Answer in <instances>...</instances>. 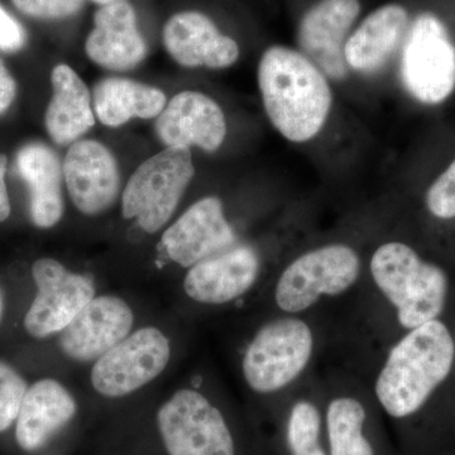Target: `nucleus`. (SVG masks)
<instances>
[{
	"label": "nucleus",
	"instance_id": "obj_1",
	"mask_svg": "<svg viewBox=\"0 0 455 455\" xmlns=\"http://www.w3.org/2000/svg\"><path fill=\"white\" fill-rule=\"evenodd\" d=\"M259 84L269 121L284 139L307 142L324 127L333 103L331 86L301 52L269 47L259 61Z\"/></svg>",
	"mask_w": 455,
	"mask_h": 455
},
{
	"label": "nucleus",
	"instance_id": "obj_2",
	"mask_svg": "<svg viewBox=\"0 0 455 455\" xmlns=\"http://www.w3.org/2000/svg\"><path fill=\"white\" fill-rule=\"evenodd\" d=\"M454 358L453 337L442 322L431 320L411 329L392 348L377 379L383 409L396 419L419 411L447 379Z\"/></svg>",
	"mask_w": 455,
	"mask_h": 455
},
{
	"label": "nucleus",
	"instance_id": "obj_3",
	"mask_svg": "<svg viewBox=\"0 0 455 455\" xmlns=\"http://www.w3.org/2000/svg\"><path fill=\"white\" fill-rule=\"evenodd\" d=\"M374 283L397 309L400 324L414 329L444 309L448 280L438 266L424 262L409 245L390 242L371 259Z\"/></svg>",
	"mask_w": 455,
	"mask_h": 455
},
{
	"label": "nucleus",
	"instance_id": "obj_4",
	"mask_svg": "<svg viewBox=\"0 0 455 455\" xmlns=\"http://www.w3.org/2000/svg\"><path fill=\"white\" fill-rule=\"evenodd\" d=\"M194 175L190 148L167 147L134 171L123 191V217L136 220L147 233L158 232L172 217Z\"/></svg>",
	"mask_w": 455,
	"mask_h": 455
},
{
	"label": "nucleus",
	"instance_id": "obj_5",
	"mask_svg": "<svg viewBox=\"0 0 455 455\" xmlns=\"http://www.w3.org/2000/svg\"><path fill=\"white\" fill-rule=\"evenodd\" d=\"M401 80L420 103L435 106L455 89V46L438 17L420 14L406 32Z\"/></svg>",
	"mask_w": 455,
	"mask_h": 455
},
{
	"label": "nucleus",
	"instance_id": "obj_6",
	"mask_svg": "<svg viewBox=\"0 0 455 455\" xmlns=\"http://www.w3.org/2000/svg\"><path fill=\"white\" fill-rule=\"evenodd\" d=\"M156 421L167 455H235L226 419L200 392H175Z\"/></svg>",
	"mask_w": 455,
	"mask_h": 455
},
{
	"label": "nucleus",
	"instance_id": "obj_7",
	"mask_svg": "<svg viewBox=\"0 0 455 455\" xmlns=\"http://www.w3.org/2000/svg\"><path fill=\"white\" fill-rule=\"evenodd\" d=\"M313 348V333L302 320L284 317L268 323L256 334L245 352V381L259 394L281 390L307 368Z\"/></svg>",
	"mask_w": 455,
	"mask_h": 455
},
{
	"label": "nucleus",
	"instance_id": "obj_8",
	"mask_svg": "<svg viewBox=\"0 0 455 455\" xmlns=\"http://www.w3.org/2000/svg\"><path fill=\"white\" fill-rule=\"evenodd\" d=\"M361 260L348 245L331 244L302 254L289 266L276 286L275 298L281 310L300 313L322 296H337L355 284Z\"/></svg>",
	"mask_w": 455,
	"mask_h": 455
},
{
	"label": "nucleus",
	"instance_id": "obj_9",
	"mask_svg": "<svg viewBox=\"0 0 455 455\" xmlns=\"http://www.w3.org/2000/svg\"><path fill=\"white\" fill-rule=\"evenodd\" d=\"M170 358V340L160 329H139L95 361L92 387L104 397L128 396L157 379Z\"/></svg>",
	"mask_w": 455,
	"mask_h": 455
},
{
	"label": "nucleus",
	"instance_id": "obj_10",
	"mask_svg": "<svg viewBox=\"0 0 455 455\" xmlns=\"http://www.w3.org/2000/svg\"><path fill=\"white\" fill-rule=\"evenodd\" d=\"M36 292L27 310L25 329L36 339L60 334L95 298V286L85 275L68 271L53 259H40L32 266Z\"/></svg>",
	"mask_w": 455,
	"mask_h": 455
},
{
	"label": "nucleus",
	"instance_id": "obj_11",
	"mask_svg": "<svg viewBox=\"0 0 455 455\" xmlns=\"http://www.w3.org/2000/svg\"><path fill=\"white\" fill-rule=\"evenodd\" d=\"M235 235L215 196L204 197L191 205L164 233L161 244L173 262L185 268L229 250Z\"/></svg>",
	"mask_w": 455,
	"mask_h": 455
},
{
	"label": "nucleus",
	"instance_id": "obj_12",
	"mask_svg": "<svg viewBox=\"0 0 455 455\" xmlns=\"http://www.w3.org/2000/svg\"><path fill=\"white\" fill-rule=\"evenodd\" d=\"M134 315L116 296H95L60 333L59 347L73 361H98L131 334Z\"/></svg>",
	"mask_w": 455,
	"mask_h": 455
},
{
	"label": "nucleus",
	"instance_id": "obj_13",
	"mask_svg": "<svg viewBox=\"0 0 455 455\" xmlns=\"http://www.w3.org/2000/svg\"><path fill=\"white\" fill-rule=\"evenodd\" d=\"M62 171L68 196L83 214H103L118 199V164L100 142L84 140L73 143L65 156Z\"/></svg>",
	"mask_w": 455,
	"mask_h": 455
},
{
	"label": "nucleus",
	"instance_id": "obj_14",
	"mask_svg": "<svg viewBox=\"0 0 455 455\" xmlns=\"http://www.w3.org/2000/svg\"><path fill=\"white\" fill-rule=\"evenodd\" d=\"M359 13L358 0H322L302 17L298 31L302 55L331 79L348 75L344 46Z\"/></svg>",
	"mask_w": 455,
	"mask_h": 455
},
{
	"label": "nucleus",
	"instance_id": "obj_15",
	"mask_svg": "<svg viewBox=\"0 0 455 455\" xmlns=\"http://www.w3.org/2000/svg\"><path fill=\"white\" fill-rule=\"evenodd\" d=\"M156 133L167 147H199L215 152L227 136L223 110L214 99L199 92H179L156 121Z\"/></svg>",
	"mask_w": 455,
	"mask_h": 455
},
{
	"label": "nucleus",
	"instance_id": "obj_16",
	"mask_svg": "<svg viewBox=\"0 0 455 455\" xmlns=\"http://www.w3.org/2000/svg\"><path fill=\"white\" fill-rule=\"evenodd\" d=\"M259 271L256 251L248 245H233L190 267L184 290L188 298L202 304H227L253 286Z\"/></svg>",
	"mask_w": 455,
	"mask_h": 455
},
{
	"label": "nucleus",
	"instance_id": "obj_17",
	"mask_svg": "<svg viewBox=\"0 0 455 455\" xmlns=\"http://www.w3.org/2000/svg\"><path fill=\"white\" fill-rule=\"evenodd\" d=\"M164 44L185 68H224L239 59V46L221 35L211 18L200 12H181L164 27Z\"/></svg>",
	"mask_w": 455,
	"mask_h": 455
},
{
	"label": "nucleus",
	"instance_id": "obj_18",
	"mask_svg": "<svg viewBox=\"0 0 455 455\" xmlns=\"http://www.w3.org/2000/svg\"><path fill=\"white\" fill-rule=\"evenodd\" d=\"M77 403L71 392L53 379H38L27 388L14 423L18 447L35 453L74 420Z\"/></svg>",
	"mask_w": 455,
	"mask_h": 455
},
{
	"label": "nucleus",
	"instance_id": "obj_19",
	"mask_svg": "<svg viewBox=\"0 0 455 455\" xmlns=\"http://www.w3.org/2000/svg\"><path fill=\"white\" fill-rule=\"evenodd\" d=\"M85 51L92 62L108 70H131L145 60L146 41L130 3L119 0L95 12L94 29L88 36Z\"/></svg>",
	"mask_w": 455,
	"mask_h": 455
},
{
	"label": "nucleus",
	"instance_id": "obj_20",
	"mask_svg": "<svg viewBox=\"0 0 455 455\" xmlns=\"http://www.w3.org/2000/svg\"><path fill=\"white\" fill-rule=\"evenodd\" d=\"M16 167L28 188L32 223L42 229L56 226L64 215L65 204L64 171L55 151L44 143H27L17 152Z\"/></svg>",
	"mask_w": 455,
	"mask_h": 455
},
{
	"label": "nucleus",
	"instance_id": "obj_21",
	"mask_svg": "<svg viewBox=\"0 0 455 455\" xmlns=\"http://www.w3.org/2000/svg\"><path fill=\"white\" fill-rule=\"evenodd\" d=\"M409 14L403 5L387 4L372 12L347 40V66L362 74H373L390 61L405 38Z\"/></svg>",
	"mask_w": 455,
	"mask_h": 455
},
{
	"label": "nucleus",
	"instance_id": "obj_22",
	"mask_svg": "<svg viewBox=\"0 0 455 455\" xmlns=\"http://www.w3.org/2000/svg\"><path fill=\"white\" fill-rule=\"evenodd\" d=\"M53 94L44 116L47 133L57 145L76 142L95 124L88 86L68 65H57L51 74Z\"/></svg>",
	"mask_w": 455,
	"mask_h": 455
},
{
	"label": "nucleus",
	"instance_id": "obj_23",
	"mask_svg": "<svg viewBox=\"0 0 455 455\" xmlns=\"http://www.w3.org/2000/svg\"><path fill=\"white\" fill-rule=\"evenodd\" d=\"M94 113L107 127H119L134 118H157L166 107L163 90L130 79L101 80L94 88Z\"/></svg>",
	"mask_w": 455,
	"mask_h": 455
},
{
	"label": "nucleus",
	"instance_id": "obj_24",
	"mask_svg": "<svg viewBox=\"0 0 455 455\" xmlns=\"http://www.w3.org/2000/svg\"><path fill=\"white\" fill-rule=\"evenodd\" d=\"M366 410L355 398L339 397L331 401L326 412L331 455H374L363 435Z\"/></svg>",
	"mask_w": 455,
	"mask_h": 455
},
{
	"label": "nucleus",
	"instance_id": "obj_25",
	"mask_svg": "<svg viewBox=\"0 0 455 455\" xmlns=\"http://www.w3.org/2000/svg\"><path fill=\"white\" fill-rule=\"evenodd\" d=\"M320 414L313 403L300 401L292 407L287 427V440L292 455L307 453L319 444Z\"/></svg>",
	"mask_w": 455,
	"mask_h": 455
},
{
	"label": "nucleus",
	"instance_id": "obj_26",
	"mask_svg": "<svg viewBox=\"0 0 455 455\" xmlns=\"http://www.w3.org/2000/svg\"><path fill=\"white\" fill-rule=\"evenodd\" d=\"M27 388L28 385L22 374L0 359V434L16 423Z\"/></svg>",
	"mask_w": 455,
	"mask_h": 455
},
{
	"label": "nucleus",
	"instance_id": "obj_27",
	"mask_svg": "<svg viewBox=\"0 0 455 455\" xmlns=\"http://www.w3.org/2000/svg\"><path fill=\"white\" fill-rule=\"evenodd\" d=\"M427 205L440 220L455 218V160L427 190Z\"/></svg>",
	"mask_w": 455,
	"mask_h": 455
},
{
	"label": "nucleus",
	"instance_id": "obj_28",
	"mask_svg": "<svg viewBox=\"0 0 455 455\" xmlns=\"http://www.w3.org/2000/svg\"><path fill=\"white\" fill-rule=\"evenodd\" d=\"M14 7L36 20H64L82 11L85 0H12Z\"/></svg>",
	"mask_w": 455,
	"mask_h": 455
},
{
	"label": "nucleus",
	"instance_id": "obj_29",
	"mask_svg": "<svg viewBox=\"0 0 455 455\" xmlns=\"http://www.w3.org/2000/svg\"><path fill=\"white\" fill-rule=\"evenodd\" d=\"M27 44V33L23 26L0 4V51L16 53Z\"/></svg>",
	"mask_w": 455,
	"mask_h": 455
},
{
	"label": "nucleus",
	"instance_id": "obj_30",
	"mask_svg": "<svg viewBox=\"0 0 455 455\" xmlns=\"http://www.w3.org/2000/svg\"><path fill=\"white\" fill-rule=\"evenodd\" d=\"M17 97V83L0 60V116L7 113Z\"/></svg>",
	"mask_w": 455,
	"mask_h": 455
},
{
	"label": "nucleus",
	"instance_id": "obj_31",
	"mask_svg": "<svg viewBox=\"0 0 455 455\" xmlns=\"http://www.w3.org/2000/svg\"><path fill=\"white\" fill-rule=\"evenodd\" d=\"M7 166V156L0 154V223L7 220L12 212L11 199L8 196L7 182H5Z\"/></svg>",
	"mask_w": 455,
	"mask_h": 455
},
{
	"label": "nucleus",
	"instance_id": "obj_32",
	"mask_svg": "<svg viewBox=\"0 0 455 455\" xmlns=\"http://www.w3.org/2000/svg\"><path fill=\"white\" fill-rule=\"evenodd\" d=\"M299 455H325L324 451H323L320 445H317L316 448L311 449V451H307V453H302Z\"/></svg>",
	"mask_w": 455,
	"mask_h": 455
},
{
	"label": "nucleus",
	"instance_id": "obj_33",
	"mask_svg": "<svg viewBox=\"0 0 455 455\" xmlns=\"http://www.w3.org/2000/svg\"><path fill=\"white\" fill-rule=\"evenodd\" d=\"M92 2L97 3V4L103 7V5L113 4V3L119 2V0H92Z\"/></svg>",
	"mask_w": 455,
	"mask_h": 455
},
{
	"label": "nucleus",
	"instance_id": "obj_34",
	"mask_svg": "<svg viewBox=\"0 0 455 455\" xmlns=\"http://www.w3.org/2000/svg\"><path fill=\"white\" fill-rule=\"evenodd\" d=\"M3 315V298L2 293H0V320H2Z\"/></svg>",
	"mask_w": 455,
	"mask_h": 455
}]
</instances>
